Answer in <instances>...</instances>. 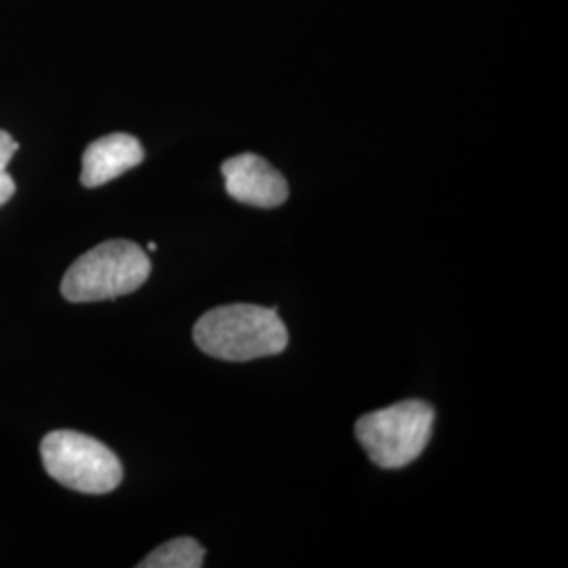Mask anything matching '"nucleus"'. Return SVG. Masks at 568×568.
<instances>
[{
    "label": "nucleus",
    "instance_id": "1",
    "mask_svg": "<svg viewBox=\"0 0 568 568\" xmlns=\"http://www.w3.org/2000/svg\"><path fill=\"white\" fill-rule=\"evenodd\" d=\"M194 342L206 356L246 363L276 356L288 345V333L272 307L232 304L213 307L194 325Z\"/></svg>",
    "mask_w": 568,
    "mask_h": 568
},
{
    "label": "nucleus",
    "instance_id": "2",
    "mask_svg": "<svg viewBox=\"0 0 568 568\" xmlns=\"http://www.w3.org/2000/svg\"><path fill=\"white\" fill-rule=\"evenodd\" d=\"M150 272V257L140 244L105 241L68 267L61 281V295L72 304L116 300L138 291Z\"/></svg>",
    "mask_w": 568,
    "mask_h": 568
},
{
    "label": "nucleus",
    "instance_id": "3",
    "mask_svg": "<svg viewBox=\"0 0 568 568\" xmlns=\"http://www.w3.org/2000/svg\"><path fill=\"white\" fill-rule=\"evenodd\" d=\"M432 426V406L424 400H405L361 417L356 438L375 466L398 469L413 464L426 450Z\"/></svg>",
    "mask_w": 568,
    "mask_h": 568
},
{
    "label": "nucleus",
    "instance_id": "4",
    "mask_svg": "<svg viewBox=\"0 0 568 568\" xmlns=\"http://www.w3.org/2000/svg\"><path fill=\"white\" fill-rule=\"evenodd\" d=\"M41 457L53 480L79 493L105 495L122 483L121 459L114 450L81 432L58 429L47 434Z\"/></svg>",
    "mask_w": 568,
    "mask_h": 568
},
{
    "label": "nucleus",
    "instance_id": "5",
    "mask_svg": "<svg viewBox=\"0 0 568 568\" xmlns=\"http://www.w3.org/2000/svg\"><path fill=\"white\" fill-rule=\"evenodd\" d=\"M227 194L248 206L274 209L288 199L283 175L257 154H239L222 164Z\"/></svg>",
    "mask_w": 568,
    "mask_h": 568
},
{
    "label": "nucleus",
    "instance_id": "6",
    "mask_svg": "<svg viewBox=\"0 0 568 568\" xmlns=\"http://www.w3.org/2000/svg\"><path fill=\"white\" fill-rule=\"evenodd\" d=\"M140 140L129 133H112L91 143L82 154L81 183L84 187H100L142 164Z\"/></svg>",
    "mask_w": 568,
    "mask_h": 568
},
{
    "label": "nucleus",
    "instance_id": "7",
    "mask_svg": "<svg viewBox=\"0 0 568 568\" xmlns=\"http://www.w3.org/2000/svg\"><path fill=\"white\" fill-rule=\"evenodd\" d=\"M203 565V546L192 537H178L148 554L140 568H201Z\"/></svg>",
    "mask_w": 568,
    "mask_h": 568
},
{
    "label": "nucleus",
    "instance_id": "8",
    "mask_svg": "<svg viewBox=\"0 0 568 568\" xmlns=\"http://www.w3.org/2000/svg\"><path fill=\"white\" fill-rule=\"evenodd\" d=\"M18 150H20V143L16 142L7 131H0V206L9 203L16 194V182L7 173V164Z\"/></svg>",
    "mask_w": 568,
    "mask_h": 568
},
{
    "label": "nucleus",
    "instance_id": "9",
    "mask_svg": "<svg viewBox=\"0 0 568 568\" xmlns=\"http://www.w3.org/2000/svg\"><path fill=\"white\" fill-rule=\"evenodd\" d=\"M148 248H150V251H156V248H159V244L150 243V244H148Z\"/></svg>",
    "mask_w": 568,
    "mask_h": 568
}]
</instances>
